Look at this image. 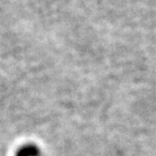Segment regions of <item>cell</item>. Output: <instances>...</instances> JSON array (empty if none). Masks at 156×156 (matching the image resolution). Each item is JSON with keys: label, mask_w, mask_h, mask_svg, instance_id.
Instances as JSON below:
<instances>
[{"label": "cell", "mask_w": 156, "mask_h": 156, "mask_svg": "<svg viewBox=\"0 0 156 156\" xmlns=\"http://www.w3.org/2000/svg\"><path fill=\"white\" fill-rule=\"evenodd\" d=\"M16 156H40V150L33 144H28L25 147H22Z\"/></svg>", "instance_id": "cell-1"}]
</instances>
